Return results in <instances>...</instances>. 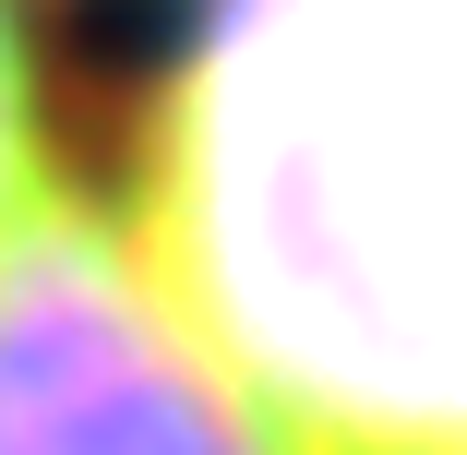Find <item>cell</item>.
Listing matches in <instances>:
<instances>
[{
	"instance_id": "obj_1",
	"label": "cell",
	"mask_w": 467,
	"mask_h": 455,
	"mask_svg": "<svg viewBox=\"0 0 467 455\" xmlns=\"http://www.w3.org/2000/svg\"><path fill=\"white\" fill-rule=\"evenodd\" d=\"M120 228L288 455H467V0H192Z\"/></svg>"
},
{
	"instance_id": "obj_2",
	"label": "cell",
	"mask_w": 467,
	"mask_h": 455,
	"mask_svg": "<svg viewBox=\"0 0 467 455\" xmlns=\"http://www.w3.org/2000/svg\"><path fill=\"white\" fill-rule=\"evenodd\" d=\"M0 455H288L72 180L0 216Z\"/></svg>"
},
{
	"instance_id": "obj_3",
	"label": "cell",
	"mask_w": 467,
	"mask_h": 455,
	"mask_svg": "<svg viewBox=\"0 0 467 455\" xmlns=\"http://www.w3.org/2000/svg\"><path fill=\"white\" fill-rule=\"evenodd\" d=\"M48 120H36V60H25V25L13 0H0V216H13L25 192H48Z\"/></svg>"
}]
</instances>
